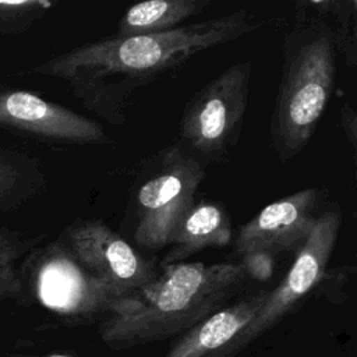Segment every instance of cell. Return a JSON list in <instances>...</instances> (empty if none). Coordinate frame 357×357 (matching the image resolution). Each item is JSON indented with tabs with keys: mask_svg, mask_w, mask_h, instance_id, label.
<instances>
[{
	"mask_svg": "<svg viewBox=\"0 0 357 357\" xmlns=\"http://www.w3.org/2000/svg\"><path fill=\"white\" fill-rule=\"evenodd\" d=\"M45 237L46 234L26 236L24 231L0 226V304L13 300L18 305H29L21 264Z\"/></svg>",
	"mask_w": 357,
	"mask_h": 357,
	"instance_id": "cell-15",
	"label": "cell"
},
{
	"mask_svg": "<svg viewBox=\"0 0 357 357\" xmlns=\"http://www.w3.org/2000/svg\"><path fill=\"white\" fill-rule=\"evenodd\" d=\"M356 269L351 265H339L336 268H326L321 282L317 286L319 296H324L333 304L344 301L346 287L349 286Z\"/></svg>",
	"mask_w": 357,
	"mask_h": 357,
	"instance_id": "cell-18",
	"label": "cell"
},
{
	"mask_svg": "<svg viewBox=\"0 0 357 357\" xmlns=\"http://www.w3.org/2000/svg\"><path fill=\"white\" fill-rule=\"evenodd\" d=\"M204 178L205 166L178 142L145 159L131 190L135 243L156 251L169 247Z\"/></svg>",
	"mask_w": 357,
	"mask_h": 357,
	"instance_id": "cell-4",
	"label": "cell"
},
{
	"mask_svg": "<svg viewBox=\"0 0 357 357\" xmlns=\"http://www.w3.org/2000/svg\"><path fill=\"white\" fill-rule=\"evenodd\" d=\"M311 6L328 20L335 49L353 68L357 64V1L324 0L311 1Z\"/></svg>",
	"mask_w": 357,
	"mask_h": 357,
	"instance_id": "cell-16",
	"label": "cell"
},
{
	"mask_svg": "<svg viewBox=\"0 0 357 357\" xmlns=\"http://www.w3.org/2000/svg\"><path fill=\"white\" fill-rule=\"evenodd\" d=\"M247 279L238 262L159 266L148 284L109 305L99 337L114 351L176 337L231 303Z\"/></svg>",
	"mask_w": 357,
	"mask_h": 357,
	"instance_id": "cell-2",
	"label": "cell"
},
{
	"mask_svg": "<svg viewBox=\"0 0 357 357\" xmlns=\"http://www.w3.org/2000/svg\"><path fill=\"white\" fill-rule=\"evenodd\" d=\"M340 225L342 209L337 202L331 204L318 215L311 234L296 254L286 276L273 290L268 291L262 307L240 333L236 356L291 314L317 289L335 250Z\"/></svg>",
	"mask_w": 357,
	"mask_h": 357,
	"instance_id": "cell-7",
	"label": "cell"
},
{
	"mask_svg": "<svg viewBox=\"0 0 357 357\" xmlns=\"http://www.w3.org/2000/svg\"><path fill=\"white\" fill-rule=\"evenodd\" d=\"M46 187L39 158L0 146V213L20 209Z\"/></svg>",
	"mask_w": 357,
	"mask_h": 357,
	"instance_id": "cell-14",
	"label": "cell"
},
{
	"mask_svg": "<svg viewBox=\"0 0 357 357\" xmlns=\"http://www.w3.org/2000/svg\"><path fill=\"white\" fill-rule=\"evenodd\" d=\"M75 261L121 298L158 273V264L141 255L130 243L98 218L75 219L59 236Z\"/></svg>",
	"mask_w": 357,
	"mask_h": 357,
	"instance_id": "cell-8",
	"label": "cell"
},
{
	"mask_svg": "<svg viewBox=\"0 0 357 357\" xmlns=\"http://www.w3.org/2000/svg\"><path fill=\"white\" fill-rule=\"evenodd\" d=\"M54 6L47 0H0V36H15L26 32Z\"/></svg>",
	"mask_w": 357,
	"mask_h": 357,
	"instance_id": "cell-17",
	"label": "cell"
},
{
	"mask_svg": "<svg viewBox=\"0 0 357 357\" xmlns=\"http://www.w3.org/2000/svg\"><path fill=\"white\" fill-rule=\"evenodd\" d=\"M340 127L349 141L353 152L357 148V116L354 107L349 102H343L340 106Z\"/></svg>",
	"mask_w": 357,
	"mask_h": 357,
	"instance_id": "cell-20",
	"label": "cell"
},
{
	"mask_svg": "<svg viewBox=\"0 0 357 357\" xmlns=\"http://www.w3.org/2000/svg\"><path fill=\"white\" fill-rule=\"evenodd\" d=\"M240 266L247 278L266 282L273 276L276 255L265 250H252L240 255Z\"/></svg>",
	"mask_w": 357,
	"mask_h": 357,
	"instance_id": "cell-19",
	"label": "cell"
},
{
	"mask_svg": "<svg viewBox=\"0 0 357 357\" xmlns=\"http://www.w3.org/2000/svg\"><path fill=\"white\" fill-rule=\"evenodd\" d=\"M233 240V227L226 208L215 201H194L177 225L167 252L158 266L185 262L206 248H225Z\"/></svg>",
	"mask_w": 357,
	"mask_h": 357,
	"instance_id": "cell-12",
	"label": "cell"
},
{
	"mask_svg": "<svg viewBox=\"0 0 357 357\" xmlns=\"http://www.w3.org/2000/svg\"><path fill=\"white\" fill-rule=\"evenodd\" d=\"M269 290L236 298L176 336L159 357H234L240 333L262 307Z\"/></svg>",
	"mask_w": 357,
	"mask_h": 357,
	"instance_id": "cell-11",
	"label": "cell"
},
{
	"mask_svg": "<svg viewBox=\"0 0 357 357\" xmlns=\"http://www.w3.org/2000/svg\"><path fill=\"white\" fill-rule=\"evenodd\" d=\"M245 10L138 36H109L73 47L29 70L68 84L73 95L113 126L127 121L134 92L181 67L197 53L258 29Z\"/></svg>",
	"mask_w": 357,
	"mask_h": 357,
	"instance_id": "cell-1",
	"label": "cell"
},
{
	"mask_svg": "<svg viewBox=\"0 0 357 357\" xmlns=\"http://www.w3.org/2000/svg\"><path fill=\"white\" fill-rule=\"evenodd\" d=\"M251 61L223 70L185 103L178 144L204 166L225 160L241 134L248 103Z\"/></svg>",
	"mask_w": 357,
	"mask_h": 357,
	"instance_id": "cell-5",
	"label": "cell"
},
{
	"mask_svg": "<svg viewBox=\"0 0 357 357\" xmlns=\"http://www.w3.org/2000/svg\"><path fill=\"white\" fill-rule=\"evenodd\" d=\"M336 81V49L328 20L311 1L296 3V20L283 38V64L269 135L280 162L310 142Z\"/></svg>",
	"mask_w": 357,
	"mask_h": 357,
	"instance_id": "cell-3",
	"label": "cell"
},
{
	"mask_svg": "<svg viewBox=\"0 0 357 357\" xmlns=\"http://www.w3.org/2000/svg\"><path fill=\"white\" fill-rule=\"evenodd\" d=\"M317 202V188H303L275 199L238 229L234 251L238 255L252 250L297 254L318 219Z\"/></svg>",
	"mask_w": 357,
	"mask_h": 357,
	"instance_id": "cell-10",
	"label": "cell"
},
{
	"mask_svg": "<svg viewBox=\"0 0 357 357\" xmlns=\"http://www.w3.org/2000/svg\"><path fill=\"white\" fill-rule=\"evenodd\" d=\"M0 128L47 145L113 144L95 120L26 89L6 85H0Z\"/></svg>",
	"mask_w": 357,
	"mask_h": 357,
	"instance_id": "cell-9",
	"label": "cell"
},
{
	"mask_svg": "<svg viewBox=\"0 0 357 357\" xmlns=\"http://www.w3.org/2000/svg\"><path fill=\"white\" fill-rule=\"evenodd\" d=\"M211 3V0H149L137 3L120 17L114 36H138L174 29L191 17L204 13Z\"/></svg>",
	"mask_w": 357,
	"mask_h": 357,
	"instance_id": "cell-13",
	"label": "cell"
},
{
	"mask_svg": "<svg viewBox=\"0 0 357 357\" xmlns=\"http://www.w3.org/2000/svg\"><path fill=\"white\" fill-rule=\"evenodd\" d=\"M29 305L36 300L67 321L105 314L117 296L85 271L57 238L32 250L21 264Z\"/></svg>",
	"mask_w": 357,
	"mask_h": 357,
	"instance_id": "cell-6",
	"label": "cell"
},
{
	"mask_svg": "<svg viewBox=\"0 0 357 357\" xmlns=\"http://www.w3.org/2000/svg\"><path fill=\"white\" fill-rule=\"evenodd\" d=\"M17 357H75L73 354L68 353H60V351H54V353H47V354H35V356H17Z\"/></svg>",
	"mask_w": 357,
	"mask_h": 357,
	"instance_id": "cell-21",
	"label": "cell"
}]
</instances>
